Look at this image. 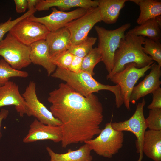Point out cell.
Here are the masks:
<instances>
[{
	"label": "cell",
	"instance_id": "obj_14",
	"mask_svg": "<svg viewBox=\"0 0 161 161\" xmlns=\"http://www.w3.org/2000/svg\"><path fill=\"white\" fill-rule=\"evenodd\" d=\"M161 67L156 62L152 64L149 74L137 85L134 86L131 94L130 103L133 104L141 98L152 93L160 87L161 81Z\"/></svg>",
	"mask_w": 161,
	"mask_h": 161
},
{
	"label": "cell",
	"instance_id": "obj_30",
	"mask_svg": "<svg viewBox=\"0 0 161 161\" xmlns=\"http://www.w3.org/2000/svg\"><path fill=\"white\" fill-rule=\"evenodd\" d=\"M26 16L23 15L17 18L14 20H12L10 17L6 22L0 24V41L3 39V38L4 35L18 22L25 18Z\"/></svg>",
	"mask_w": 161,
	"mask_h": 161
},
{
	"label": "cell",
	"instance_id": "obj_13",
	"mask_svg": "<svg viewBox=\"0 0 161 161\" xmlns=\"http://www.w3.org/2000/svg\"><path fill=\"white\" fill-rule=\"evenodd\" d=\"M29 127L28 133L23 140L24 143L47 140L57 143L61 141L62 133L61 126L45 125L35 119L31 123Z\"/></svg>",
	"mask_w": 161,
	"mask_h": 161
},
{
	"label": "cell",
	"instance_id": "obj_15",
	"mask_svg": "<svg viewBox=\"0 0 161 161\" xmlns=\"http://www.w3.org/2000/svg\"><path fill=\"white\" fill-rule=\"evenodd\" d=\"M10 105L14 106L20 117L26 114V102L20 93L18 85L9 81L0 86V108Z\"/></svg>",
	"mask_w": 161,
	"mask_h": 161
},
{
	"label": "cell",
	"instance_id": "obj_11",
	"mask_svg": "<svg viewBox=\"0 0 161 161\" xmlns=\"http://www.w3.org/2000/svg\"><path fill=\"white\" fill-rule=\"evenodd\" d=\"M8 32L20 42L30 46L45 40L49 32L43 24L26 18L18 22Z\"/></svg>",
	"mask_w": 161,
	"mask_h": 161
},
{
	"label": "cell",
	"instance_id": "obj_5",
	"mask_svg": "<svg viewBox=\"0 0 161 161\" xmlns=\"http://www.w3.org/2000/svg\"><path fill=\"white\" fill-rule=\"evenodd\" d=\"M111 124V122L106 123L97 137L84 142L97 155L109 158L118 152L124 140L123 131L114 129Z\"/></svg>",
	"mask_w": 161,
	"mask_h": 161
},
{
	"label": "cell",
	"instance_id": "obj_17",
	"mask_svg": "<svg viewBox=\"0 0 161 161\" xmlns=\"http://www.w3.org/2000/svg\"><path fill=\"white\" fill-rule=\"evenodd\" d=\"M45 41L48 47L50 57L68 50L72 45L70 33L65 27L49 32Z\"/></svg>",
	"mask_w": 161,
	"mask_h": 161
},
{
	"label": "cell",
	"instance_id": "obj_19",
	"mask_svg": "<svg viewBox=\"0 0 161 161\" xmlns=\"http://www.w3.org/2000/svg\"><path fill=\"white\" fill-rule=\"evenodd\" d=\"M143 152L154 161H161V130L146 131L143 144Z\"/></svg>",
	"mask_w": 161,
	"mask_h": 161
},
{
	"label": "cell",
	"instance_id": "obj_18",
	"mask_svg": "<svg viewBox=\"0 0 161 161\" xmlns=\"http://www.w3.org/2000/svg\"><path fill=\"white\" fill-rule=\"evenodd\" d=\"M97 0H40L35 6L36 10H48L51 7H57L61 11L75 7L88 9L97 7Z\"/></svg>",
	"mask_w": 161,
	"mask_h": 161
},
{
	"label": "cell",
	"instance_id": "obj_21",
	"mask_svg": "<svg viewBox=\"0 0 161 161\" xmlns=\"http://www.w3.org/2000/svg\"><path fill=\"white\" fill-rule=\"evenodd\" d=\"M46 149L50 157L49 161H92L93 160L92 150L86 143L77 150L69 149L67 152L63 154L56 153L48 146L46 147Z\"/></svg>",
	"mask_w": 161,
	"mask_h": 161
},
{
	"label": "cell",
	"instance_id": "obj_20",
	"mask_svg": "<svg viewBox=\"0 0 161 161\" xmlns=\"http://www.w3.org/2000/svg\"><path fill=\"white\" fill-rule=\"evenodd\" d=\"M99 8L102 21L108 24L115 23L121 10L129 0H98Z\"/></svg>",
	"mask_w": 161,
	"mask_h": 161
},
{
	"label": "cell",
	"instance_id": "obj_8",
	"mask_svg": "<svg viewBox=\"0 0 161 161\" xmlns=\"http://www.w3.org/2000/svg\"><path fill=\"white\" fill-rule=\"evenodd\" d=\"M146 101L143 98L141 102L136 104V109L133 115L123 121L111 123V126L114 130L132 132L137 139L136 143L137 152L140 154L137 161H142L143 158V144L144 135L147 128L143 113V108Z\"/></svg>",
	"mask_w": 161,
	"mask_h": 161
},
{
	"label": "cell",
	"instance_id": "obj_32",
	"mask_svg": "<svg viewBox=\"0 0 161 161\" xmlns=\"http://www.w3.org/2000/svg\"><path fill=\"white\" fill-rule=\"evenodd\" d=\"M83 58L74 55L72 62L68 70L75 72L81 71Z\"/></svg>",
	"mask_w": 161,
	"mask_h": 161
},
{
	"label": "cell",
	"instance_id": "obj_27",
	"mask_svg": "<svg viewBox=\"0 0 161 161\" xmlns=\"http://www.w3.org/2000/svg\"><path fill=\"white\" fill-rule=\"evenodd\" d=\"M97 40L96 37H88L80 44L72 45L68 50L73 55L83 58L92 49Z\"/></svg>",
	"mask_w": 161,
	"mask_h": 161
},
{
	"label": "cell",
	"instance_id": "obj_33",
	"mask_svg": "<svg viewBox=\"0 0 161 161\" xmlns=\"http://www.w3.org/2000/svg\"><path fill=\"white\" fill-rule=\"evenodd\" d=\"M14 2L17 13H21L24 12L27 9V0H15Z\"/></svg>",
	"mask_w": 161,
	"mask_h": 161
},
{
	"label": "cell",
	"instance_id": "obj_1",
	"mask_svg": "<svg viewBox=\"0 0 161 161\" xmlns=\"http://www.w3.org/2000/svg\"><path fill=\"white\" fill-rule=\"evenodd\" d=\"M50 111L61 123V146L82 143L99 135L103 120V107L94 93L84 97L66 83H61L47 98Z\"/></svg>",
	"mask_w": 161,
	"mask_h": 161
},
{
	"label": "cell",
	"instance_id": "obj_25",
	"mask_svg": "<svg viewBox=\"0 0 161 161\" xmlns=\"http://www.w3.org/2000/svg\"><path fill=\"white\" fill-rule=\"evenodd\" d=\"M102 61V56L97 47L92 49L83 58L81 71L86 72L92 76L95 75L93 70L95 66Z\"/></svg>",
	"mask_w": 161,
	"mask_h": 161
},
{
	"label": "cell",
	"instance_id": "obj_16",
	"mask_svg": "<svg viewBox=\"0 0 161 161\" xmlns=\"http://www.w3.org/2000/svg\"><path fill=\"white\" fill-rule=\"evenodd\" d=\"M30 46V59L31 63L42 66L49 76L54 72L57 67L50 61L48 46L45 40L36 41Z\"/></svg>",
	"mask_w": 161,
	"mask_h": 161
},
{
	"label": "cell",
	"instance_id": "obj_9",
	"mask_svg": "<svg viewBox=\"0 0 161 161\" xmlns=\"http://www.w3.org/2000/svg\"><path fill=\"white\" fill-rule=\"evenodd\" d=\"M36 88V83L34 81H30L22 95L26 102V114L29 117H35L45 125L61 126V122L39 100L37 95Z\"/></svg>",
	"mask_w": 161,
	"mask_h": 161
},
{
	"label": "cell",
	"instance_id": "obj_35",
	"mask_svg": "<svg viewBox=\"0 0 161 161\" xmlns=\"http://www.w3.org/2000/svg\"><path fill=\"white\" fill-rule=\"evenodd\" d=\"M27 9L28 10L35 8L40 0H27Z\"/></svg>",
	"mask_w": 161,
	"mask_h": 161
},
{
	"label": "cell",
	"instance_id": "obj_23",
	"mask_svg": "<svg viewBox=\"0 0 161 161\" xmlns=\"http://www.w3.org/2000/svg\"><path fill=\"white\" fill-rule=\"evenodd\" d=\"M139 6L140 13L136 22L139 25L161 15V1L154 0H129Z\"/></svg>",
	"mask_w": 161,
	"mask_h": 161
},
{
	"label": "cell",
	"instance_id": "obj_22",
	"mask_svg": "<svg viewBox=\"0 0 161 161\" xmlns=\"http://www.w3.org/2000/svg\"><path fill=\"white\" fill-rule=\"evenodd\" d=\"M161 16L149 20L144 23L135 27L127 32L137 36L146 37L156 41H160L161 38Z\"/></svg>",
	"mask_w": 161,
	"mask_h": 161
},
{
	"label": "cell",
	"instance_id": "obj_7",
	"mask_svg": "<svg viewBox=\"0 0 161 161\" xmlns=\"http://www.w3.org/2000/svg\"><path fill=\"white\" fill-rule=\"evenodd\" d=\"M151 65L137 68L133 63L127 64L121 71L112 75L109 80L120 87V92L126 108L130 110V98L135 84L139 79L144 76L145 72L151 69Z\"/></svg>",
	"mask_w": 161,
	"mask_h": 161
},
{
	"label": "cell",
	"instance_id": "obj_24",
	"mask_svg": "<svg viewBox=\"0 0 161 161\" xmlns=\"http://www.w3.org/2000/svg\"><path fill=\"white\" fill-rule=\"evenodd\" d=\"M28 75V73L26 71L12 68L4 59L0 60V86L9 81L11 78H26Z\"/></svg>",
	"mask_w": 161,
	"mask_h": 161
},
{
	"label": "cell",
	"instance_id": "obj_2",
	"mask_svg": "<svg viewBox=\"0 0 161 161\" xmlns=\"http://www.w3.org/2000/svg\"><path fill=\"white\" fill-rule=\"evenodd\" d=\"M51 76L64 81L75 91L84 97H88L100 90H106L114 94L117 108H120L123 104L120 88L118 85L111 86L102 84L86 72L81 71L75 72L57 67Z\"/></svg>",
	"mask_w": 161,
	"mask_h": 161
},
{
	"label": "cell",
	"instance_id": "obj_3",
	"mask_svg": "<svg viewBox=\"0 0 161 161\" xmlns=\"http://www.w3.org/2000/svg\"><path fill=\"white\" fill-rule=\"evenodd\" d=\"M145 38L127 32L125 34L115 52L113 68L107 75V79L114 73L122 71L127 64L133 63L136 64L137 67L140 68L154 63L151 57L143 51V45Z\"/></svg>",
	"mask_w": 161,
	"mask_h": 161
},
{
	"label": "cell",
	"instance_id": "obj_34",
	"mask_svg": "<svg viewBox=\"0 0 161 161\" xmlns=\"http://www.w3.org/2000/svg\"><path fill=\"white\" fill-rule=\"evenodd\" d=\"M9 114L8 110L5 109H2L0 112V141L2 137V134L1 131V128L2 121L6 119Z\"/></svg>",
	"mask_w": 161,
	"mask_h": 161
},
{
	"label": "cell",
	"instance_id": "obj_29",
	"mask_svg": "<svg viewBox=\"0 0 161 161\" xmlns=\"http://www.w3.org/2000/svg\"><path fill=\"white\" fill-rule=\"evenodd\" d=\"M145 120L149 129L161 130V109H150L148 116Z\"/></svg>",
	"mask_w": 161,
	"mask_h": 161
},
{
	"label": "cell",
	"instance_id": "obj_6",
	"mask_svg": "<svg viewBox=\"0 0 161 161\" xmlns=\"http://www.w3.org/2000/svg\"><path fill=\"white\" fill-rule=\"evenodd\" d=\"M30 46L17 40L9 32L0 41V55L13 69L20 70L31 63Z\"/></svg>",
	"mask_w": 161,
	"mask_h": 161
},
{
	"label": "cell",
	"instance_id": "obj_28",
	"mask_svg": "<svg viewBox=\"0 0 161 161\" xmlns=\"http://www.w3.org/2000/svg\"><path fill=\"white\" fill-rule=\"evenodd\" d=\"M73 57L74 55L67 50L51 57L50 61L57 67L68 70Z\"/></svg>",
	"mask_w": 161,
	"mask_h": 161
},
{
	"label": "cell",
	"instance_id": "obj_31",
	"mask_svg": "<svg viewBox=\"0 0 161 161\" xmlns=\"http://www.w3.org/2000/svg\"><path fill=\"white\" fill-rule=\"evenodd\" d=\"M151 103L147 106L151 109L155 108L161 109V88L160 87L154 91Z\"/></svg>",
	"mask_w": 161,
	"mask_h": 161
},
{
	"label": "cell",
	"instance_id": "obj_12",
	"mask_svg": "<svg viewBox=\"0 0 161 161\" xmlns=\"http://www.w3.org/2000/svg\"><path fill=\"white\" fill-rule=\"evenodd\" d=\"M52 10V13L46 16L37 17L32 15L27 19L43 24L49 32H52L65 27L69 23L84 14L88 9L78 8L72 11L65 12L58 10L54 7Z\"/></svg>",
	"mask_w": 161,
	"mask_h": 161
},
{
	"label": "cell",
	"instance_id": "obj_26",
	"mask_svg": "<svg viewBox=\"0 0 161 161\" xmlns=\"http://www.w3.org/2000/svg\"><path fill=\"white\" fill-rule=\"evenodd\" d=\"M143 46V52L149 55L153 61H156L161 67V44L160 41H156L145 38Z\"/></svg>",
	"mask_w": 161,
	"mask_h": 161
},
{
	"label": "cell",
	"instance_id": "obj_10",
	"mask_svg": "<svg viewBox=\"0 0 161 161\" xmlns=\"http://www.w3.org/2000/svg\"><path fill=\"white\" fill-rule=\"evenodd\" d=\"M102 21L98 7L88 9L86 13L65 26L69 30L72 45L79 44L85 40L94 26Z\"/></svg>",
	"mask_w": 161,
	"mask_h": 161
},
{
	"label": "cell",
	"instance_id": "obj_4",
	"mask_svg": "<svg viewBox=\"0 0 161 161\" xmlns=\"http://www.w3.org/2000/svg\"><path fill=\"white\" fill-rule=\"evenodd\" d=\"M131 26L128 23L113 30H109L98 26L95 27L98 37V46L101 56L102 61L106 69L110 73L114 67V59L116 51L118 48L125 32Z\"/></svg>",
	"mask_w": 161,
	"mask_h": 161
}]
</instances>
